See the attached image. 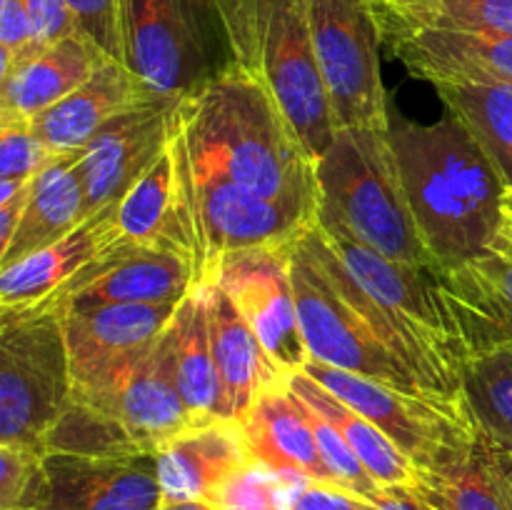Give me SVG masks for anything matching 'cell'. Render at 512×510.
<instances>
[{
    "mask_svg": "<svg viewBox=\"0 0 512 510\" xmlns=\"http://www.w3.org/2000/svg\"><path fill=\"white\" fill-rule=\"evenodd\" d=\"M178 125L193 163L228 175L250 193L315 223V160L268 88L240 65L180 98Z\"/></svg>",
    "mask_w": 512,
    "mask_h": 510,
    "instance_id": "cell-1",
    "label": "cell"
},
{
    "mask_svg": "<svg viewBox=\"0 0 512 510\" xmlns=\"http://www.w3.org/2000/svg\"><path fill=\"white\" fill-rule=\"evenodd\" d=\"M390 140L420 238L438 270L460 268L493 248L503 230L505 188L463 120H390Z\"/></svg>",
    "mask_w": 512,
    "mask_h": 510,
    "instance_id": "cell-2",
    "label": "cell"
},
{
    "mask_svg": "<svg viewBox=\"0 0 512 510\" xmlns=\"http://www.w3.org/2000/svg\"><path fill=\"white\" fill-rule=\"evenodd\" d=\"M293 288L310 360L393 388L428 390L415 375L390 320L360 288L315 223L293 248Z\"/></svg>",
    "mask_w": 512,
    "mask_h": 510,
    "instance_id": "cell-3",
    "label": "cell"
},
{
    "mask_svg": "<svg viewBox=\"0 0 512 510\" xmlns=\"http://www.w3.org/2000/svg\"><path fill=\"white\" fill-rule=\"evenodd\" d=\"M315 175L318 223L340 228L390 260L438 270L415 225L390 128H340L315 160Z\"/></svg>",
    "mask_w": 512,
    "mask_h": 510,
    "instance_id": "cell-4",
    "label": "cell"
},
{
    "mask_svg": "<svg viewBox=\"0 0 512 510\" xmlns=\"http://www.w3.org/2000/svg\"><path fill=\"white\" fill-rule=\"evenodd\" d=\"M218 10L230 63L273 93L318 160L338 128L315 60L308 0H218Z\"/></svg>",
    "mask_w": 512,
    "mask_h": 510,
    "instance_id": "cell-5",
    "label": "cell"
},
{
    "mask_svg": "<svg viewBox=\"0 0 512 510\" xmlns=\"http://www.w3.org/2000/svg\"><path fill=\"white\" fill-rule=\"evenodd\" d=\"M73 398L63 315L0 308V445L43 453V438Z\"/></svg>",
    "mask_w": 512,
    "mask_h": 510,
    "instance_id": "cell-6",
    "label": "cell"
},
{
    "mask_svg": "<svg viewBox=\"0 0 512 510\" xmlns=\"http://www.w3.org/2000/svg\"><path fill=\"white\" fill-rule=\"evenodd\" d=\"M123 63L153 93L185 98L230 63L218 0H120Z\"/></svg>",
    "mask_w": 512,
    "mask_h": 510,
    "instance_id": "cell-7",
    "label": "cell"
},
{
    "mask_svg": "<svg viewBox=\"0 0 512 510\" xmlns=\"http://www.w3.org/2000/svg\"><path fill=\"white\" fill-rule=\"evenodd\" d=\"M170 148L193 233L195 288L213 285L228 255L290 245L313 225L283 205L250 193L228 175L193 163L178 123Z\"/></svg>",
    "mask_w": 512,
    "mask_h": 510,
    "instance_id": "cell-8",
    "label": "cell"
},
{
    "mask_svg": "<svg viewBox=\"0 0 512 510\" xmlns=\"http://www.w3.org/2000/svg\"><path fill=\"white\" fill-rule=\"evenodd\" d=\"M303 370L378 425L403 450L415 470L443 463L463 450L478 433L465 398L393 388L318 360H308Z\"/></svg>",
    "mask_w": 512,
    "mask_h": 510,
    "instance_id": "cell-9",
    "label": "cell"
},
{
    "mask_svg": "<svg viewBox=\"0 0 512 510\" xmlns=\"http://www.w3.org/2000/svg\"><path fill=\"white\" fill-rule=\"evenodd\" d=\"M315 60L335 128H390L380 25L370 0H308Z\"/></svg>",
    "mask_w": 512,
    "mask_h": 510,
    "instance_id": "cell-10",
    "label": "cell"
},
{
    "mask_svg": "<svg viewBox=\"0 0 512 510\" xmlns=\"http://www.w3.org/2000/svg\"><path fill=\"white\" fill-rule=\"evenodd\" d=\"M295 243L233 253L220 263L215 275V283L248 320L283 375L298 373L310 360L293 288Z\"/></svg>",
    "mask_w": 512,
    "mask_h": 510,
    "instance_id": "cell-11",
    "label": "cell"
},
{
    "mask_svg": "<svg viewBox=\"0 0 512 510\" xmlns=\"http://www.w3.org/2000/svg\"><path fill=\"white\" fill-rule=\"evenodd\" d=\"M155 455L93 458L43 453L15 510H160Z\"/></svg>",
    "mask_w": 512,
    "mask_h": 510,
    "instance_id": "cell-12",
    "label": "cell"
},
{
    "mask_svg": "<svg viewBox=\"0 0 512 510\" xmlns=\"http://www.w3.org/2000/svg\"><path fill=\"white\" fill-rule=\"evenodd\" d=\"M178 105L180 98L150 95L103 125V130L80 150L88 215L123 200L150 165L170 148Z\"/></svg>",
    "mask_w": 512,
    "mask_h": 510,
    "instance_id": "cell-13",
    "label": "cell"
},
{
    "mask_svg": "<svg viewBox=\"0 0 512 510\" xmlns=\"http://www.w3.org/2000/svg\"><path fill=\"white\" fill-rule=\"evenodd\" d=\"M73 400L113 415L153 455L165 440L195 425L178 390L173 350L165 333L153 348L110 375L98 388L73 393Z\"/></svg>",
    "mask_w": 512,
    "mask_h": 510,
    "instance_id": "cell-14",
    "label": "cell"
},
{
    "mask_svg": "<svg viewBox=\"0 0 512 510\" xmlns=\"http://www.w3.org/2000/svg\"><path fill=\"white\" fill-rule=\"evenodd\" d=\"M178 305L120 303L63 315L73 393L100 383L153 348L173 320Z\"/></svg>",
    "mask_w": 512,
    "mask_h": 510,
    "instance_id": "cell-15",
    "label": "cell"
},
{
    "mask_svg": "<svg viewBox=\"0 0 512 510\" xmlns=\"http://www.w3.org/2000/svg\"><path fill=\"white\" fill-rule=\"evenodd\" d=\"M380 38L410 75L428 83H512V38L470 30L380 23Z\"/></svg>",
    "mask_w": 512,
    "mask_h": 510,
    "instance_id": "cell-16",
    "label": "cell"
},
{
    "mask_svg": "<svg viewBox=\"0 0 512 510\" xmlns=\"http://www.w3.org/2000/svg\"><path fill=\"white\" fill-rule=\"evenodd\" d=\"M468 360L512 343V235L500 230L493 248L460 268L435 270Z\"/></svg>",
    "mask_w": 512,
    "mask_h": 510,
    "instance_id": "cell-17",
    "label": "cell"
},
{
    "mask_svg": "<svg viewBox=\"0 0 512 510\" xmlns=\"http://www.w3.org/2000/svg\"><path fill=\"white\" fill-rule=\"evenodd\" d=\"M163 503H208L255 465L240 423L215 420L165 440L155 453Z\"/></svg>",
    "mask_w": 512,
    "mask_h": 510,
    "instance_id": "cell-18",
    "label": "cell"
},
{
    "mask_svg": "<svg viewBox=\"0 0 512 510\" xmlns=\"http://www.w3.org/2000/svg\"><path fill=\"white\" fill-rule=\"evenodd\" d=\"M245 443L258 465L295 483L335 485L315 443L310 413L288 378L265 390L243 420Z\"/></svg>",
    "mask_w": 512,
    "mask_h": 510,
    "instance_id": "cell-19",
    "label": "cell"
},
{
    "mask_svg": "<svg viewBox=\"0 0 512 510\" xmlns=\"http://www.w3.org/2000/svg\"><path fill=\"white\" fill-rule=\"evenodd\" d=\"M118 208L120 200L95 210L58 243L0 268V308H25L50 298L110 245L123 240Z\"/></svg>",
    "mask_w": 512,
    "mask_h": 510,
    "instance_id": "cell-20",
    "label": "cell"
},
{
    "mask_svg": "<svg viewBox=\"0 0 512 510\" xmlns=\"http://www.w3.org/2000/svg\"><path fill=\"white\" fill-rule=\"evenodd\" d=\"M150 95L160 93H153L125 63L105 60L90 80L30 120V125L55 155L80 153L103 130V125L148 100Z\"/></svg>",
    "mask_w": 512,
    "mask_h": 510,
    "instance_id": "cell-21",
    "label": "cell"
},
{
    "mask_svg": "<svg viewBox=\"0 0 512 510\" xmlns=\"http://www.w3.org/2000/svg\"><path fill=\"white\" fill-rule=\"evenodd\" d=\"M200 290H203L205 310H208L210 348H213L215 368L223 383L225 413H228V420L240 423L255 400L273 385L283 383L288 375L275 368L248 320L240 315V310L218 283L203 285Z\"/></svg>",
    "mask_w": 512,
    "mask_h": 510,
    "instance_id": "cell-22",
    "label": "cell"
},
{
    "mask_svg": "<svg viewBox=\"0 0 512 510\" xmlns=\"http://www.w3.org/2000/svg\"><path fill=\"white\" fill-rule=\"evenodd\" d=\"M193 288L195 273L190 260L125 240L98 278L65 300L60 315L120 303L178 305Z\"/></svg>",
    "mask_w": 512,
    "mask_h": 510,
    "instance_id": "cell-23",
    "label": "cell"
},
{
    "mask_svg": "<svg viewBox=\"0 0 512 510\" xmlns=\"http://www.w3.org/2000/svg\"><path fill=\"white\" fill-rule=\"evenodd\" d=\"M113 60L83 33H73L50 48L18 60L0 88V120L38 118L48 108L78 90L90 75Z\"/></svg>",
    "mask_w": 512,
    "mask_h": 510,
    "instance_id": "cell-24",
    "label": "cell"
},
{
    "mask_svg": "<svg viewBox=\"0 0 512 510\" xmlns=\"http://www.w3.org/2000/svg\"><path fill=\"white\" fill-rule=\"evenodd\" d=\"M438 510H512V448L478 428L475 438L413 485Z\"/></svg>",
    "mask_w": 512,
    "mask_h": 510,
    "instance_id": "cell-25",
    "label": "cell"
},
{
    "mask_svg": "<svg viewBox=\"0 0 512 510\" xmlns=\"http://www.w3.org/2000/svg\"><path fill=\"white\" fill-rule=\"evenodd\" d=\"M88 218L80 153L55 155L35 178L10 243L0 250V268L18 263L78 228Z\"/></svg>",
    "mask_w": 512,
    "mask_h": 510,
    "instance_id": "cell-26",
    "label": "cell"
},
{
    "mask_svg": "<svg viewBox=\"0 0 512 510\" xmlns=\"http://www.w3.org/2000/svg\"><path fill=\"white\" fill-rule=\"evenodd\" d=\"M118 220L130 243L180 255L193 265V240L180 203L173 148L165 150L150 165L148 173L125 193V198L120 200Z\"/></svg>",
    "mask_w": 512,
    "mask_h": 510,
    "instance_id": "cell-27",
    "label": "cell"
},
{
    "mask_svg": "<svg viewBox=\"0 0 512 510\" xmlns=\"http://www.w3.org/2000/svg\"><path fill=\"white\" fill-rule=\"evenodd\" d=\"M173 350V368L178 390L193 415L195 425L228 420L225 413L223 383L215 368L213 348H210L208 310L205 295L193 288L175 308L173 320L165 328Z\"/></svg>",
    "mask_w": 512,
    "mask_h": 510,
    "instance_id": "cell-28",
    "label": "cell"
},
{
    "mask_svg": "<svg viewBox=\"0 0 512 510\" xmlns=\"http://www.w3.org/2000/svg\"><path fill=\"white\" fill-rule=\"evenodd\" d=\"M288 383L293 393L313 413L328 420L343 435L345 443L353 448V453L358 455L360 463L365 465V470L373 475V480L380 488H398V485L413 488L415 480H418V470L378 425H373L365 415L350 408L333 390H328L318 380L310 378L305 370L288 375Z\"/></svg>",
    "mask_w": 512,
    "mask_h": 510,
    "instance_id": "cell-29",
    "label": "cell"
},
{
    "mask_svg": "<svg viewBox=\"0 0 512 510\" xmlns=\"http://www.w3.org/2000/svg\"><path fill=\"white\" fill-rule=\"evenodd\" d=\"M435 90L512 190V83H440Z\"/></svg>",
    "mask_w": 512,
    "mask_h": 510,
    "instance_id": "cell-30",
    "label": "cell"
},
{
    "mask_svg": "<svg viewBox=\"0 0 512 510\" xmlns=\"http://www.w3.org/2000/svg\"><path fill=\"white\" fill-rule=\"evenodd\" d=\"M375 20L512 38V0H370Z\"/></svg>",
    "mask_w": 512,
    "mask_h": 510,
    "instance_id": "cell-31",
    "label": "cell"
},
{
    "mask_svg": "<svg viewBox=\"0 0 512 510\" xmlns=\"http://www.w3.org/2000/svg\"><path fill=\"white\" fill-rule=\"evenodd\" d=\"M43 453L93 455V458H135L153 455L120 420L88 403L70 398L53 428L43 438Z\"/></svg>",
    "mask_w": 512,
    "mask_h": 510,
    "instance_id": "cell-32",
    "label": "cell"
},
{
    "mask_svg": "<svg viewBox=\"0 0 512 510\" xmlns=\"http://www.w3.org/2000/svg\"><path fill=\"white\" fill-rule=\"evenodd\" d=\"M463 398L475 425L512 448V343L473 355L465 363Z\"/></svg>",
    "mask_w": 512,
    "mask_h": 510,
    "instance_id": "cell-33",
    "label": "cell"
},
{
    "mask_svg": "<svg viewBox=\"0 0 512 510\" xmlns=\"http://www.w3.org/2000/svg\"><path fill=\"white\" fill-rule=\"evenodd\" d=\"M55 153L25 120H0V180L35 178L53 163Z\"/></svg>",
    "mask_w": 512,
    "mask_h": 510,
    "instance_id": "cell-34",
    "label": "cell"
},
{
    "mask_svg": "<svg viewBox=\"0 0 512 510\" xmlns=\"http://www.w3.org/2000/svg\"><path fill=\"white\" fill-rule=\"evenodd\" d=\"M295 493V490H293ZM280 485V475L270 473L268 468L255 463L253 468L245 470L223 495L215 510H290V498Z\"/></svg>",
    "mask_w": 512,
    "mask_h": 510,
    "instance_id": "cell-35",
    "label": "cell"
},
{
    "mask_svg": "<svg viewBox=\"0 0 512 510\" xmlns=\"http://www.w3.org/2000/svg\"><path fill=\"white\" fill-rule=\"evenodd\" d=\"M75 28L93 40L108 58L123 63V30H120V0H68Z\"/></svg>",
    "mask_w": 512,
    "mask_h": 510,
    "instance_id": "cell-36",
    "label": "cell"
},
{
    "mask_svg": "<svg viewBox=\"0 0 512 510\" xmlns=\"http://www.w3.org/2000/svg\"><path fill=\"white\" fill-rule=\"evenodd\" d=\"M43 453L25 445H0V510H15L38 473Z\"/></svg>",
    "mask_w": 512,
    "mask_h": 510,
    "instance_id": "cell-37",
    "label": "cell"
},
{
    "mask_svg": "<svg viewBox=\"0 0 512 510\" xmlns=\"http://www.w3.org/2000/svg\"><path fill=\"white\" fill-rule=\"evenodd\" d=\"M33 50V25L23 0H0V78Z\"/></svg>",
    "mask_w": 512,
    "mask_h": 510,
    "instance_id": "cell-38",
    "label": "cell"
},
{
    "mask_svg": "<svg viewBox=\"0 0 512 510\" xmlns=\"http://www.w3.org/2000/svg\"><path fill=\"white\" fill-rule=\"evenodd\" d=\"M23 3L28 8L30 25H33V50H30V55L78 33L68 0H23Z\"/></svg>",
    "mask_w": 512,
    "mask_h": 510,
    "instance_id": "cell-39",
    "label": "cell"
},
{
    "mask_svg": "<svg viewBox=\"0 0 512 510\" xmlns=\"http://www.w3.org/2000/svg\"><path fill=\"white\" fill-rule=\"evenodd\" d=\"M290 510H370V500L338 485L300 483L290 498Z\"/></svg>",
    "mask_w": 512,
    "mask_h": 510,
    "instance_id": "cell-40",
    "label": "cell"
},
{
    "mask_svg": "<svg viewBox=\"0 0 512 510\" xmlns=\"http://www.w3.org/2000/svg\"><path fill=\"white\" fill-rule=\"evenodd\" d=\"M370 510H438L430 500H425L423 495L415 488H383L373 500H370Z\"/></svg>",
    "mask_w": 512,
    "mask_h": 510,
    "instance_id": "cell-41",
    "label": "cell"
},
{
    "mask_svg": "<svg viewBox=\"0 0 512 510\" xmlns=\"http://www.w3.org/2000/svg\"><path fill=\"white\" fill-rule=\"evenodd\" d=\"M160 510H215L208 503H163Z\"/></svg>",
    "mask_w": 512,
    "mask_h": 510,
    "instance_id": "cell-42",
    "label": "cell"
},
{
    "mask_svg": "<svg viewBox=\"0 0 512 510\" xmlns=\"http://www.w3.org/2000/svg\"><path fill=\"white\" fill-rule=\"evenodd\" d=\"M503 213H505V223H503V230H505V233H510V235H512V190H508V193H505Z\"/></svg>",
    "mask_w": 512,
    "mask_h": 510,
    "instance_id": "cell-43",
    "label": "cell"
}]
</instances>
